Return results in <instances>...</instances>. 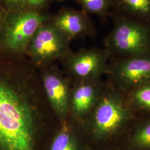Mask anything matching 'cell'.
I'll return each instance as SVG.
<instances>
[{
    "instance_id": "cell-14",
    "label": "cell",
    "mask_w": 150,
    "mask_h": 150,
    "mask_svg": "<svg viewBox=\"0 0 150 150\" xmlns=\"http://www.w3.org/2000/svg\"><path fill=\"white\" fill-rule=\"evenodd\" d=\"M131 144L139 150H150V122L136 130L131 139Z\"/></svg>"
},
{
    "instance_id": "cell-4",
    "label": "cell",
    "mask_w": 150,
    "mask_h": 150,
    "mask_svg": "<svg viewBox=\"0 0 150 150\" xmlns=\"http://www.w3.org/2000/svg\"><path fill=\"white\" fill-rule=\"evenodd\" d=\"M88 116L89 130L93 137L100 140H106L118 134L129 118L122 98L113 92H102Z\"/></svg>"
},
{
    "instance_id": "cell-5",
    "label": "cell",
    "mask_w": 150,
    "mask_h": 150,
    "mask_svg": "<svg viewBox=\"0 0 150 150\" xmlns=\"http://www.w3.org/2000/svg\"><path fill=\"white\" fill-rule=\"evenodd\" d=\"M71 41L48 20L33 35L26 54L35 66L44 69L70 54Z\"/></svg>"
},
{
    "instance_id": "cell-13",
    "label": "cell",
    "mask_w": 150,
    "mask_h": 150,
    "mask_svg": "<svg viewBox=\"0 0 150 150\" xmlns=\"http://www.w3.org/2000/svg\"><path fill=\"white\" fill-rule=\"evenodd\" d=\"M87 14L105 17L113 7V0H76Z\"/></svg>"
},
{
    "instance_id": "cell-10",
    "label": "cell",
    "mask_w": 150,
    "mask_h": 150,
    "mask_svg": "<svg viewBox=\"0 0 150 150\" xmlns=\"http://www.w3.org/2000/svg\"><path fill=\"white\" fill-rule=\"evenodd\" d=\"M99 80L74 83L71 88L69 114L77 120L87 117L102 94Z\"/></svg>"
},
{
    "instance_id": "cell-8",
    "label": "cell",
    "mask_w": 150,
    "mask_h": 150,
    "mask_svg": "<svg viewBox=\"0 0 150 150\" xmlns=\"http://www.w3.org/2000/svg\"><path fill=\"white\" fill-rule=\"evenodd\" d=\"M42 85L51 107L61 122L69 115L71 87L69 81L55 67L43 69Z\"/></svg>"
},
{
    "instance_id": "cell-6",
    "label": "cell",
    "mask_w": 150,
    "mask_h": 150,
    "mask_svg": "<svg viewBox=\"0 0 150 150\" xmlns=\"http://www.w3.org/2000/svg\"><path fill=\"white\" fill-rule=\"evenodd\" d=\"M109 56L106 50L83 49L75 52L71 51L61 62L74 83L97 81L108 71Z\"/></svg>"
},
{
    "instance_id": "cell-15",
    "label": "cell",
    "mask_w": 150,
    "mask_h": 150,
    "mask_svg": "<svg viewBox=\"0 0 150 150\" xmlns=\"http://www.w3.org/2000/svg\"><path fill=\"white\" fill-rule=\"evenodd\" d=\"M132 98L137 106L150 110V81L134 89Z\"/></svg>"
},
{
    "instance_id": "cell-7",
    "label": "cell",
    "mask_w": 150,
    "mask_h": 150,
    "mask_svg": "<svg viewBox=\"0 0 150 150\" xmlns=\"http://www.w3.org/2000/svg\"><path fill=\"white\" fill-rule=\"evenodd\" d=\"M108 72L121 88L136 89L150 81V54L121 58Z\"/></svg>"
},
{
    "instance_id": "cell-9",
    "label": "cell",
    "mask_w": 150,
    "mask_h": 150,
    "mask_svg": "<svg viewBox=\"0 0 150 150\" xmlns=\"http://www.w3.org/2000/svg\"><path fill=\"white\" fill-rule=\"evenodd\" d=\"M50 22L71 41L91 36L95 33L88 15L82 10L64 8L49 19Z\"/></svg>"
},
{
    "instance_id": "cell-11",
    "label": "cell",
    "mask_w": 150,
    "mask_h": 150,
    "mask_svg": "<svg viewBox=\"0 0 150 150\" xmlns=\"http://www.w3.org/2000/svg\"><path fill=\"white\" fill-rule=\"evenodd\" d=\"M120 15L150 25V0H113Z\"/></svg>"
},
{
    "instance_id": "cell-12",
    "label": "cell",
    "mask_w": 150,
    "mask_h": 150,
    "mask_svg": "<svg viewBox=\"0 0 150 150\" xmlns=\"http://www.w3.org/2000/svg\"><path fill=\"white\" fill-rule=\"evenodd\" d=\"M70 126L66 120L62 122L61 128L54 139L51 150H79Z\"/></svg>"
},
{
    "instance_id": "cell-2",
    "label": "cell",
    "mask_w": 150,
    "mask_h": 150,
    "mask_svg": "<svg viewBox=\"0 0 150 150\" xmlns=\"http://www.w3.org/2000/svg\"><path fill=\"white\" fill-rule=\"evenodd\" d=\"M50 17L41 11L2 12L0 15V50L10 56L26 54L35 33Z\"/></svg>"
},
{
    "instance_id": "cell-18",
    "label": "cell",
    "mask_w": 150,
    "mask_h": 150,
    "mask_svg": "<svg viewBox=\"0 0 150 150\" xmlns=\"http://www.w3.org/2000/svg\"><path fill=\"white\" fill-rule=\"evenodd\" d=\"M1 13H2V12H0V15H1Z\"/></svg>"
},
{
    "instance_id": "cell-1",
    "label": "cell",
    "mask_w": 150,
    "mask_h": 150,
    "mask_svg": "<svg viewBox=\"0 0 150 150\" xmlns=\"http://www.w3.org/2000/svg\"><path fill=\"white\" fill-rule=\"evenodd\" d=\"M29 81L0 68V150H35L42 117Z\"/></svg>"
},
{
    "instance_id": "cell-3",
    "label": "cell",
    "mask_w": 150,
    "mask_h": 150,
    "mask_svg": "<svg viewBox=\"0 0 150 150\" xmlns=\"http://www.w3.org/2000/svg\"><path fill=\"white\" fill-rule=\"evenodd\" d=\"M105 50L121 58L150 54V25L119 15L105 39Z\"/></svg>"
},
{
    "instance_id": "cell-17",
    "label": "cell",
    "mask_w": 150,
    "mask_h": 150,
    "mask_svg": "<svg viewBox=\"0 0 150 150\" xmlns=\"http://www.w3.org/2000/svg\"><path fill=\"white\" fill-rule=\"evenodd\" d=\"M49 0H26L28 9L40 11L48 4Z\"/></svg>"
},
{
    "instance_id": "cell-16",
    "label": "cell",
    "mask_w": 150,
    "mask_h": 150,
    "mask_svg": "<svg viewBox=\"0 0 150 150\" xmlns=\"http://www.w3.org/2000/svg\"><path fill=\"white\" fill-rule=\"evenodd\" d=\"M5 11H15L28 9L26 0H0Z\"/></svg>"
}]
</instances>
